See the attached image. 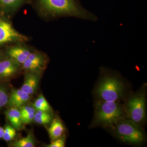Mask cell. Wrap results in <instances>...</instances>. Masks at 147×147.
Masks as SVG:
<instances>
[{"instance_id": "obj_18", "label": "cell", "mask_w": 147, "mask_h": 147, "mask_svg": "<svg viewBox=\"0 0 147 147\" xmlns=\"http://www.w3.org/2000/svg\"><path fill=\"white\" fill-rule=\"evenodd\" d=\"M34 108L37 110L50 112L51 108L45 97L42 94L40 95L36 100L33 105Z\"/></svg>"}, {"instance_id": "obj_6", "label": "cell", "mask_w": 147, "mask_h": 147, "mask_svg": "<svg viewBox=\"0 0 147 147\" xmlns=\"http://www.w3.org/2000/svg\"><path fill=\"white\" fill-rule=\"evenodd\" d=\"M29 40L28 37L14 28L10 18L0 16V46L16 42H27Z\"/></svg>"}, {"instance_id": "obj_2", "label": "cell", "mask_w": 147, "mask_h": 147, "mask_svg": "<svg viewBox=\"0 0 147 147\" xmlns=\"http://www.w3.org/2000/svg\"><path fill=\"white\" fill-rule=\"evenodd\" d=\"M100 80L94 90L98 100L119 102L125 93V87L118 74L102 68Z\"/></svg>"}, {"instance_id": "obj_21", "label": "cell", "mask_w": 147, "mask_h": 147, "mask_svg": "<svg viewBox=\"0 0 147 147\" xmlns=\"http://www.w3.org/2000/svg\"><path fill=\"white\" fill-rule=\"evenodd\" d=\"M65 144V139L63 137H60L54 140L50 144L47 145V147H64Z\"/></svg>"}, {"instance_id": "obj_20", "label": "cell", "mask_w": 147, "mask_h": 147, "mask_svg": "<svg viewBox=\"0 0 147 147\" xmlns=\"http://www.w3.org/2000/svg\"><path fill=\"white\" fill-rule=\"evenodd\" d=\"M16 132L15 128L9 125H7L4 129L3 139L7 142H10L16 137Z\"/></svg>"}, {"instance_id": "obj_8", "label": "cell", "mask_w": 147, "mask_h": 147, "mask_svg": "<svg viewBox=\"0 0 147 147\" xmlns=\"http://www.w3.org/2000/svg\"><path fill=\"white\" fill-rule=\"evenodd\" d=\"M34 49L27 42H16L7 45L4 53L7 57L21 66Z\"/></svg>"}, {"instance_id": "obj_19", "label": "cell", "mask_w": 147, "mask_h": 147, "mask_svg": "<svg viewBox=\"0 0 147 147\" xmlns=\"http://www.w3.org/2000/svg\"><path fill=\"white\" fill-rule=\"evenodd\" d=\"M9 97L7 88L4 85L0 84V111L7 104Z\"/></svg>"}, {"instance_id": "obj_13", "label": "cell", "mask_w": 147, "mask_h": 147, "mask_svg": "<svg viewBox=\"0 0 147 147\" xmlns=\"http://www.w3.org/2000/svg\"><path fill=\"white\" fill-rule=\"evenodd\" d=\"M6 115L13 127L18 130H20L22 128L23 123L19 110L17 108H11L6 111Z\"/></svg>"}, {"instance_id": "obj_10", "label": "cell", "mask_w": 147, "mask_h": 147, "mask_svg": "<svg viewBox=\"0 0 147 147\" xmlns=\"http://www.w3.org/2000/svg\"><path fill=\"white\" fill-rule=\"evenodd\" d=\"M31 0H0V12L3 16L10 18L26 5H30Z\"/></svg>"}, {"instance_id": "obj_3", "label": "cell", "mask_w": 147, "mask_h": 147, "mask_svg": "<svg viewBox=\"0 0 147 147\" xmlns=\"http://www.w3.org/2000/svg\"><path fill=\"white\" fill-rule=\"evenodd\" d=\"M125 118L123 105L119 102L98 100L95 104L92 126L111 127Z\"/></svg>"}, {"instance_id": "obj_15", "label": "cell", "mask_w": 147, "mask_h": 147, "mask_svg": "<svg viewBox=\"0 0 147 147\" xmlns=\"http://www.w3.org/2000/svg\"><path fill=\"white\" fill-rule=\"evenodd\" d=\"M21 120L23 124L30 123L34 119L35 109L29 105H23L20 108Z\"/></svg>"}, {"instance_id": "obj_7", "label": "cell", "mask_w": 147, "mask_h": 147, "mask_svg": "<svg viewBox=\"0 0 147 147\" xmlns=\"http://www.w3.org/2000/svg\"><path fill=\"white\" fill-rule=\"evenodd\" d=\"M47 55L42 51L35 49L21 65L22 70L42 74L47 67L48 63Z\"/></svg>"}, {"instance_id": "obj_12", "label": "cell", "mask_w": 147, "mask_h": 147, "mask_svg": "<svg viewBox=\"0 0 147 147\" xmlns=\"http://www.w3.org/2000/svg\"><path fill=\"white\" fill-rule=\"evenodd\" d=\"M30 96L20 89L11 91L7 105L10 108H21L29 101Z\"/></svg>"}, {"instance_id": "obj_16", "label": "cell", "mask_w": 147, "mask_h": 147, "mask_svg": "<svg viewBox=\"0 0 147 147\" xmlns=\"http://www.w3.org/2000/svg\"><path fill=\"white\" fill-rule=\"evenodd\" d=\"M35 144L33 135L30 132L26 137L14 142L12 146L14 147H33L35 146Z\"/></svg>"}, {"instance_id": "obj_17", "label": "cell", "mask_w": 147, "mask_h": 147, "mask_svg": "<svg viewBox=\"0 0 147 147\" xmlns=\"http://www.w3.org/2000/svg\"><path fill=\"white\" fill-rule=\"evenodd\" d=\"M52 119V116L49 112L37 110L35 113L34 120L36 123L45 125L49 123Z\"/></svg>"}, {"instance_id": "obj_14", "label": "cell", "mask_w": 147, "mask_h": 147, "mask_svg": "<svg viewBox=\"0 0 147 147\" xmlns=\"http://www.w3.org/2000/svg\"><path fill=\"white\" fill-rule=\"evenodd\" d=\"M64 130V127L61 122L57 119H55L49 129L50 138L53 140L60 138Z\"/></svg>"}, {"instance_id": "obj_23", "label": "cell", "mask_w": 147, "mask_h": 147, "mask_svg": "<svg viewBox=\"0 0 147 147\" xmlns=\"http://www.w3.org/2000/svg\"><path fill=\"white\" fill-rule=\"evenodd\" d=\"M4 132V129L0 126V139L3 138Z\"/></svg>"}, {"instance_id": "obj_22", "label": "cell", "mask_w": 147, "mask_h": 147, "mask_svg": "<svg viewBox=\"0 0 147 147\" xmlns=\"http://www.w3.org/2000/svg\"><path fill=\"white\" fill-rule=\"evenodd\" d=\"M6 57L4 52L0 50V63L3 61V60Z\"/></svg>"}, {"instance_id": "obj_1", "label": "cell", "mask_w": 147, "mask_h": 147, "mask_svg": "<svg viewBox=\"0 0 147 147\" xmlns=\"http://www.w3.org/2000/svg\"><path fill=\"white\" fill-rule=\"evenodd\" d=\"M30 5L44 19L71 17L96 22L97 16L82 6L80 0H31Z\"/></svg>"}, {"instance_id": "obj_11", "label": "cell", "mask_w": 147, "mask_h": 147, "mask_svg": "<svg viewBox=\"0 0 147 147\" xmlns=\"http://www.w3.org/2000/svg\"><path fill=\"white\" fill-rule=\"evenodd\" d=\"M24 73L25 79L21 89L31 95L34 94L38 89L41 74L32 72Z\"/></svg>"}, {"instance_id": "obj_5", "label": "cell", "mask_w": 147, "mask_h": 147, "mask_svg": "<svg viewBox=\"0 0 147 147\" xmlns=\"http://www.w3.org/2000/svg\"><path fill=\"white\" fill-rule=\"evenodd\" d=\"M126 118L141 126L146 119V96L145 90L133 94L123 105Z\"/></svg>"}, {"instance_id": "obj_9", "label": "cell", "mask_w": 147, "mask_h": 147, "mask_svg": "<svg viewBox=\"0 0 147 147\" xmlns=\"http://www.w3.org/2000/svg\"><path fill=\"white\" fill-rule=\"evenodd\" d=\"M21 71V65L6 56L0 63V81L10 80L17 76Z\"/></svg>"}, {"instance_id": "obj_4", "label": "cell", "mask_w": 147, "mask_h": 147, "mask_svg": "<svg viewBox=\"0 0 147 147\" xmlns=\"http://www.w3.org/2000/svg\"><path fill=\"white\" fill-rule=\"evenodd\" d=\"M111 127L116 137L125 143L140 145L146 139V135L141 126L126 118L119 121Z\"/></svg>"}]
</instances>
